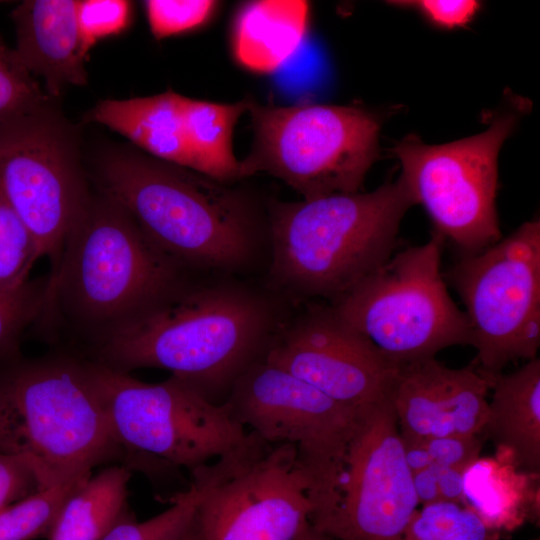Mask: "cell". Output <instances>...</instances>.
I'll return each mask as SVG.
<instances>
[{
  "mask_svg": "<svg viewBox=\"0 0 540 540\" xmlns=\"http://www.w3.org/2000/svg\"><path fill=\"white\" fill-rule=\"evenodd\" d=\"M284 321L270 292L230 280L186 285L97 343L93 361L126 373L167 370L221 405L237 380L264 359Z\"/></svg>",
  "mask_w": 540,
  "mask_h": 540,
  "instance_id": "1",
  "label": "cell"
},
{
  "mask_svg": "<svg viewBox=\"0 0 540 540\" xmlns=\"http://www.w3.org/2000/svg\"><path fill=\"white\" fill-rule=\"evenodd\" d=\"M485 441L481 435H453L418 442L425 448L431 464L466 469L480 456Z\"/></svg>",
  "mask_w": 540,
  "mask_h": 540,
  "instance_id": "32",
  "label": "cell"
},
{
  "mask_svg": "<svg viewBox=\"0 0 540 540\" xmlns=\"http://www.w3.org/2000/svg\"><path fill=\"white\" fill-rule=\"evenodd\" d=\"M175 540H205L195 514L186 528Z\"/></svg>",
  "mask_w": 540,
  "mask_h": 540,
  "instance_id": "35",
  "label": "cell"
},
{
  "mask_svg": "<svg viewBox=\"0 0 540 540\" xmlns=\"http://www.w3.org/2000/svg\"><path fill=\"white\" fill-rule=\"evenodd\" d=\"M444 242L433 231L426 243L394 253L328 304L398 364L471 345L468 319L448 292L441 270Z\"/></svg>",
  "mask_w": 540,
  "mask_h": 540,
  "instance_id": "8",
  "label": "cell"
},
{
  "mask_svg": "<svg viewBox=\"0 0 540 540\" xmlns=\"http://www.w3.org/2000/svg\"><path fill=\"white\" fill-rule=\"evenodd\" d=\"M150 30L156 39L204 26L218 9L211 0H148L144 2Z\"/></svg>",
  "mask_w": 540,
  "mask_h": 540,
  "instance_id": "30",
  "label": "cell"
},
{
  "mask_svg": "<svg viewBox=\"0 0 540 540\" xmlns=\"http://www.w3.org/2000/svg\"><path fill=\"white\" fill-rule=\"evenodd\" d=\"M491 379L492 396L480 435L510 451L521 469L540 473V359Z\"/></svg>",
  "mask_w": 540,
  "mask_h": 540,
  "instance_id": "21",
  "label": "cell"
},
{
  "mask_svg": "<svg viewBox=\"0 0 540 540\" xmlns=\"http://www.w3.org/2000/svg\"><path fill=\"white\" fill-rule=\"evenodd\" d=\"M459 295L471 330L472 361L487 376L531 360L540 346V221L463 254L444 273Z\"/></svg>",
  "mask_w": 540,
  "mask_h": 540,
  "instance_id": "10",
  "label": "cell"
},
{
  "mask_svg": "<svg viewBox=\"0 0 540 540\" xmlns=\"http://www.w3.org/2000/svg\"><path fill=\"white\" fill-rule=\"evenodd\" d=\"M50 276L29 279L18 288L0 291V364L20 356L24 331L48 310Z\"/></svg>",
  "mask_w": 540,
  "mask_h": 540,
  "instance_id": "26",
  "label": "cell"
},
{
  "mask_svg": "<svg viewBox=\"0 0 540 540\" xmlns=\"http://www.w3.org/2000/svg\"><path fill=\"white\" fill-rule=\"evenodd\" d=\"M131 469L110 465L89 475L68 497L48 540H101L126 514Z\"/></svg>",
  "mask_w": 540,
  "mask_h": 540,
  "instance_id": "22",
  "label": "cell"
},
{
  "mask_svg": "<svg viewBox=\"0 0 540 540\" xmlns=\"http://www.w3.org/2000/svg\"><path fill=\"white\" fill-rule=\"evenodd\" d=\"M413 205L401 177L366 193L268 199L269 291L293 301L334 302L394 254Z\"/></svg>",
  "mask_w": 540,
  "mask_h": 540,
  "instance_id": "3",
  "label": "cell"
},
{
  "mask_svg": "<svg viewBox=\"0 0 540 540\" xmlns=\"http://www.w3.org/2000/svg\"><path fill=\"white\" fill-rule=\"evenodd\" d=\"M264 360L355 409L391 397L400 365L328 303H308L302 313L284 321Z\"/></svg>",
  "mask_w": 540,
  "mask_h": 540,
  "instance_id": "15",
  "label": "cell"
},
{
  "mask_svg": "<svg viewBox=\"0 0 540 540\" xmlns=\"http://www.w3.org/2000/svg\"><path fill=\"white\" fill-rule=\"evenodd\" d=\"M39 258L32 234L0 191V291L26 283Z\"/></svg>",
  "mask_w": 540,
  "mask_h": 540,
  "instance_id": "27",
  "label": "cell"
},
{
  "mask_svg": "<svg viewBox=\"0 0 540 540\" xmlns=\"http://www.w3.org/2000/svg\"><path fill=\"white\" fill-rule=\"evenodd\" d=\"M253 145L239 165L240 180L276 177L311 200L360 192L378 156L379 122L353 106L261 105L249 99Z\"/></svg>",
  "mask_w": 540,
  "mask_h": 540,
  "instance_id": "7",
  "label": "cell"
},
{
  "mask_svg": "<svg viewBox=\"0 0 540 540\" xmlns=\"http://www.w3.org/2000/svg\"><path fill=\"white\" fill-rule=\"evenodd\" d=\"M189 477L205 540H294L309 522L310 483L292 444L249 430L239 445Z\"/></svg>",
  "mask_w": 540,
  "mask_h": 540,
  "instance_id": "9",
  "label": "cell"
},
{
  "mask_svg": "<svg viewBox=\"0 0 540 540\" xmlns=\"http://www.w3.org/2000/svg\"><path fill=\"white\" fill-rule=\"evenodd\" d=\"M294 540H335L328 535L314 528L310 522H307L300 530Z\"/></svg>",
  "mask_w": 540,
  "mask_h": 540,
  "instance_id": "36",
  "label": "cell"
},
{
  "mask_svg": "<svg viewBox=\"0 0 540 540\" xmlns=\"http://www.w3.org/2000/svg\"><path fill=\"white\" fill-rule=\"evenodd\" d=\"M310 19L303 0H255L241 5L231 28V50L248 71L268 74L284 65L302 45Z\"/></svg>",
  "mask_w": 540,
  "mask_h": 540,
  "instance_id": "19",
  "label": "cell"
},
{
  "mask_svg": "<svg viewBox=\"0 0 540 540\" xmlns=\"http://www.w3.org/2000/svg\"><path fill=\"white\" fill-rule=\"evenodd\" d=\"M183 270L117 201L90 193L50 277L48 310L61 307L99 343L184 288Z\"/></svg>",
  "mask_w": 540,
  "mask_h": 540,
  "instance_id": "4",
  "label": "cell"
},
{
  "mask_svg": "<svg viewBox=\"0 0 540 540\" xmlns=\"http://www.w3.org/2000/svg\"><path fill=\"white\" fill-rule=\"evenodd\" d=\"M393 3L413 7L434 25L445 29L465 26L480 8V3L474 0H417Z\"/></svg>",
  "mask_w": 540,
  "mask_h": 540,
  "instance_id": "34",
  "label": "cell"
},
{
  "mask_svg": "<svg viewBox=\"0 0 540 540\" xmlns=\"http://www.w3.org/2000/svg\"><path fill=\"white\" fill-rule=\"evenodd\" d=\"M198 494L189 486L170 498L171 506L138 522L126 514L101 540H175L192 520Z\"/></svg>",
  "mask_w": 540,
  "mask_h": 540,
  "instance_id": "28",
  "label": "cell"
},
{
  "mask_svg": "<svg viewBox=\"0 0 540 540\" xmlns=\"http://www.w3.org/2000/svg\"><path fill=\"white\" fill-rule=\"evenodd\" d=\"M491 383L473 362L450 368L430 357L400 364L391 402L402 441L480 435Z\"/></svg>",
  "mask_w": 540,
  "mask_h": 540,
  "instance_id": "16",
  "label": "cell"
},
{
  "mask_svg": "<svg viewBox=\"0 0 540 540\" xmlns=\"http://www.w3.org/2000/svg\"><path fill=\"white\" fill-rule=\"evenodd\" d=\"M418 505L391 397L361 408L333 497L310 524L335 540H401Z\"/></svg>",
  "mask_w": 540,
  "mask_h": 540,
  "instance_id": "14",
  "label": "cell"
},
{
  "mask_svg": "<svg viewBox=\"0 0 540 540\" xmlns=\"http://www.w3.org/2000/svg\"><path fill=\"white\" fill-rule=\"evenodd\" d=\"M462 504L500 534L539 522L540 473L521 469L511 452L496 447L494 456H479L464 470Z\"/></svg>",
  "mask_w": 540,
  "mask_h": 540,
  "instance_id": "18",
  "label": "cell"
},
{
  "mask_svg": "<svg viewBox=\"0 0 540 540\" xmlns=\"http://www.w3.org/2000/svg\"><path fill=\"white\" fill-rule=\"evenodd\" d=\"M515 125V116L497 117L485 131L441 145L415 135L394 152L400 177L415 204H421L435 232L463 254L479 252L501 239L496 210L498 154Z\"/></svg>",
  "mask_w": 540,
  "mask_h": 540,
  "instance_id": "13",
  "label": "cell"
},
{
  "mask_svg": "<svg viewBox=\"0 0 540 540\" xmlns=\"http://www.w3.org/2000/svg\"><path fill=\"white\" fill-rule=\"evenodd\" d=\"M467 506L436 502L417 509L401 540H500Z\"/></svg>",
  "mask_w": 540,
  "mask_h": 540,
  "instance_id": "25",
  "label": "cell"
},
{
  "mask_svg": "<svg viewBox=\"0 0 540 540\" xmlns=\"http://www.w3.org/2000/svg\"><path fill=\"white\" fill-rule=\"evenodd\" d=\"M184 98L168 90L147 97L107 99L87 117L126 137L151 157L192 170Z\"/></svg>",
  "mask_w": 540,
  "mask_h": 540,
  "instance_id": "20",
  "label": "cell"
},
{
  "mask_svg": "<svg viewBox=\"0 0 540 540\" xmlns=\"http://www.w3.org/2000/svg\"><path fill=\"white\" fill-rule=\"evenodd\" d=\"M50 99L0 125V191L24 222L54 276L88 196L76 132Z\"/></svg>",
  "mask_w": 540,
  "mask_h": 540,
  "instance_id": "12",
  "label": "cell"
},
{
  "mask_svg": "<svg viewBox=\"0 0 540 540\" xmlns=\"http://www.w3.org/2000/svg\"><path fill=\"white\" fill-rule=\"evenodd\" d=\"M77 21L85 51L130 25L132 3L126 0H77Z\"/></svg>",
  "mask_w": 540,
  "mask_h": 540,
  "instance_id": "31",
  "label": "cell"
},
{
  "mask_svg": "<svg viewBox=\"0 0 540 540\" xmlns=\"http://www.w3.org/2000/svg\"><path fill=\"white\" fill-rule=\"evenodd\" d=\"M0 452L25 461L39 489L124 454L82 360L20 356L0 364Z\"/></svg>",
  "mask_w": 540,
  "mask_h": 540,
  "instance_id": "5",
  "label": "cell"
},
{
  "mask_svg": "<svg viewBox=\"0 0 540 540\" xmlns=\"http://www.w3.org/2000/svg\"><path fill=\"white\" fill-rule=\"evenodd\" d=\"M533 540H539V538H537V539H533Z\"/></svg>",
  "mask_w": 540,
  "mask_h": 540,
  "instance_id": "37",
  "label": "cell"
},
{
  "mask_svg": "<svg viewBox=\"0 0 540 540\" xmlns=\"http://www.w3.org/2000/svg\"><path fill=\"white\" fill-rule=\"evenodd\" d=\"M50 99L0 36V125L30 113Z\"/></svg>",
  "mask_w": 540,
  "mask_h": 540,
  "instance_id": "29",
  "label": "cell"
},
{
  "mask_svg": "<svg viewBox=\"0 0 540 540\" xmlns=\"http://www.w3.org/2000/svg\"><path fill=\"white\" fill-rule=\"evenodd\" d=\"M224 404L243 427L295 447L310 483L309 519L323 511L333 497L361 408L336 402L264 359L237 380Z\"/></svg>",
  "mask_w": 540,
  "mask_h": 540,
  "instance_id": "11",
  "label": "cell"
},
{
  "mask_svg": "<svg viewBox=\"0 0 540 540\" xmlns=\"http://www.w3.org/2000/svg\"><path fill=\"white\" fill-rule=\"evenodd\" d=\"M101 191L182 269L240 274L268 237L266 202L246 188L133 152L100 164Z\"/></svg>",
  "mask_w": 540,
  "mask_h": 540,
  "instance_id": "2",
  "label": "cell"
},
{
  "mask_svg": "<svg viewBox=\"0 0 540 540\" xmlns=\"http://www.w3.org/2000/svg\"><path fill=\"white\" fill-rule=\"evenodd\" d=\"M38 490L37 478L25 461L0 452V512Z\"/></svg>",
  "mask_w": 540,
  "mask_h": 540,
  "instance_id": "33",
  "label": "cell"
},
{
  "mask_svg": "<svg viewBox=\"0 0 540 540\" xmlns=\"http://www.w3.org/2000/svg\"><path fill=\"white\" fill-rule=\"evenodd\" d=\"M77 0H28L12 11L20 61L44 80L52 99L68 85H85V51L77 21Z\"/></svg>",
  "mask_w": 540,
  "mask_h": 540,
  "instance_id": "17",
  "label": "cell"
},
{
  "mask_svg": "<svg viewBox=\"0 0 540 540\" xmlns=\"http://www.w3.org/2000/svg\"><path fill=\"white\" fill-rule=\"evenodd\" d=\"M92 473L39 489L0 512V540L47 538L64 503Z\"/></svg>",
  "mask_w": 540,
  "mask_h": 540,
  "instance_id": "24",
  "label": "cell"
},
{
  "mask_svg": "<svg viewBox=\"0 0 540 540\" xmlns=\"http://www.w3.org/2000/svg\"><path fill=\"white\" fill-rule=\"evenodd\" d=\"M249 98L235 103H217L184 98V119L192 170L223 183L240 180L233 152V131Z\"/></svg>",
  "mask_w": 540,
  "mask_h": 540,
  "instance_id": "23",
  "label": "cell"
},
{
  "mask_svg": "<svg viewBox=\"0 0 540 540\" xmlns=\"http://www.w3.org/2000/svg\"><path fill=\"white\" fill-rule=\"evenodd\" d=\"M82 361L116 442L149 472L190 474L247 434L224 403L210 402L173 376L147 383L99 362Z\"/></svg>",
  "mask_w": 540,
  "mask_h": 540,
  "instance_id": "6",
  "label": "cell"
}]
</instances>
